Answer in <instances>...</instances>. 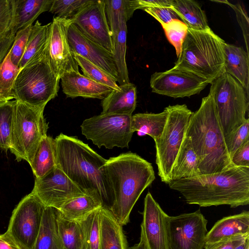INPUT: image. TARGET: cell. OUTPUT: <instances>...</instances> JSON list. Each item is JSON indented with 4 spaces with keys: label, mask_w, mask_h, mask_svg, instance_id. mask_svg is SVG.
I'll return each instance as SVG.
<instances>
[{
    "label": "cell",
    "mask_w": 249,
    "mask_h": 249,
    "mask_svg": "<svg viewBox=\"0 0 249 249\" xmlns=\"http://www.w3.org/2000/svg\"><path fill=\"white\" fill-rule=\"evenodd\" d=\"M168 185L189 204L231 208L249 204V168L231 164L219 173L172 180Z\"/></svg>",
    "instance_id": "obj_1"
},
{
    "label": "cell",
    "mask_w": 249,
    "mask_h": 249,
    "mask_svg": "<svg viewBox=\"0 0 249 249\" xmlns=\"http://www.w3.org/2000/svg\"><path fill=\"white\" fill-rule=\"evenodd\" d=\"M102 169L112 191L114 200L110 209L123 226L143 191L155 179L151 163L136 153H122L107 160Z\"/></svg>",
    "instance_id": "obj_2"
},
{
    "label": "cell",
    "mask_w": 249,
    "mask_h": 249,
    "mask_svg": "<svg viewBox=\"0 0 249 249\" xmlns=\"http://www.w3.org/2000/svg\"><path fill=\"white\" fill-rule=\"evenodd\" d=\"M55 140L57 166L85 193H97L110 209L113 194L102 169L107 160L76 137L60 133Z\"/></svg>",
    "instance_id": "obj_3"
},
{
    "label": "cell",
    "mask_w": 249,
    "mask_h": 249,
    "mask_svg": "<svg viewBox=\"0 0 249 249\" xmlns=\"http://www.w3.org/2000/svg\"><path fill=\"white\" fill-rule=\"evenodd\" d=\"M185 136L191 140L201 175L219 173L232 164L222 127L210 93L202 98L199 108L191 115Z\"/></svg>",
    "instance_id": "obj_4"
},
{
    "label": "cell",
    "mask_w": 249,
    "mask_h": 249,
    "mask_svg": "<svg viewBox=\"0 0 249 249\" xmlns=\"http://www.w3.org/2000/svg\"><path fill=\"white\" fill-rule=\"evenodd\" d=\"M224 42L211 28H188L174 68L192 72L211 83L225 71Z\"/></svg>",
    "instance_id": "obj_5"
},
{
    "label": "cell",
    "mask_w": 249,
    "mask_h": 249,
    "mask_svg": "<svg viewBox=\"0 0 249 249\" xmlns=\"http://www.w3.org/2000/svg\"><path fill=\"white\" fill-rule=\"evenodd\" d=\"M60 80L51 67L46 49L20 69L12 89L13 99L33 106H46L57 96Z\"/></svg>",
    "instance_id": "obj_6"
},
{
    "label": "cell",
    "mask_w": 249,
    "mask_h": 249,
    "mask_svg": "<svg viewBox=\"0 0 249 249\" xmlns=\"http://www.w3.org/2000/svg\"><path fill=\"white\" fill-rule=\"evenodd\" d=\"M45 106H33L17 101L9 150L18 161L31 164L48 124L43 115Z\"/></svg>",
    "instance_id": "obj_7"
},
{
    "label": "cell",
    "mask_w": 249,
    "mask_h": 249,
    "mask_svg": "<svg viewBox=\"0 0 249 249\" xmlns=\"http://www.w3.org/2000/svg\"><path fill=\"white\" fill-rule=\"evenodd\" d=\"M211 94L224 136L240 127L247 118L249 92L234 78L224 72L211 83Z\"/></svg>",
    "instance_id": "obj_8"
},
{
    "label": "cell",
    "mask_w": 249,
    "mask_h": 249,
    "mask_svg": "<svg viewBox=\"0 0 249 249\" xmlns=\"http://www.w3.org/2000/svg\"><path fill=\"white\" fill-rule=\"evenodd\" d=\"M166 107L168 114L165 127L154 141L158 174L161 181L168 184L171 181V172L193 112L185 104Z\"/></svg>",
    "instance_id": "obj_9"
},
{
    "label": "cell",
    "mask_w": 249,
    "mask_h": 249,
    "mask_svg": "<svg viewBox=\"0 0 249 249\" xmlns=\"http://www.w3.org/2000/svg\"><path fill=\"white\" fill-rule=\"evenodd\" d=\"M131 116L101 113L94 116L83 122L82 134L99 148H128L133 134L130 126Z\"/></svg>",
    "instance_id": "obj_10"
},
{
    "label": "cell",
    "mask_w": 249,
    "mask_h": 249,
    "mask_svg": "<svg viewBox=\"0 0 249 249\" xmlns=\"http://www.w3.org/2000/svg\"><path fill=\"white\" fill-rule=\"evenodd\" d=\"M45 208L32 191L14 209L6 232L20 249H33Z\"/></svg>",
    "instance_id": "obj_11"
},
{
    "label": "cell",
    "mask_w": 249,
    "mask_h": 249,
    "mask_svg": "<svg viewBox=\"0 0 249 249\" xmlns=\"http://www.w3.org/2000/svg\"><path fill=\"white\" fill-rule=\"evenodd\" d=\"M207 220L200 210L178 216H168L167 234L169 249H203Z\"/></svg>",
    "instance_id": "obj_12"
},
{
    "label": "cell",
    "mask_w": 249,
    "mask_h": 249,
    "mask_svg": "<svg viewBox=\"0 0 249 249\" xmlns=\"http://www.w3.org/2000/svg\"><path fill=\"white\" fill-rule=\"evenodd\" d=\"M70 19L84 36L113 54L112 34L104 0H90Z\"/></svg>",
    "instance_id": "obj_13"
},
{
    "label": "cell",
    "mask_w": 249,
    "mask_h": 249,
    "mask_svg": "<svg viewBox=\"0 0 249 249\" xmlns=\"http://www.w3.org/2000/svg\"><path fill=\"white\" fill-rule=\"evenodd\" d=\"M209 84L208 80L192 72L174 67L154 73L150 80L153 92L175 98L198 94Z\"/></svg>",
    "instance_id": "obj_14"
},
{
    "label": "cell",
    "mask_w": 249,
    "mask_h": 249,
    "mask_svg": "<svg viewBox=\"0 0 249 249\" xmlns=\"http://www.w3.org/2000/svg\"><path fill=\"white\" fill-rule=\"evenodd\" d=\"M32 192L45 207L56 209L86 193L57 166L43 177L35 178Z\"/></svg>",
    "instance_id": "obj_15"
},
{
    "label": "cell",
    "mask_w": 249,
    "mask_h": 249,
    "mask_svg": "<svg viewBox=\"0 0 249 249\" xmlns=\"http://www.w3.org/2000/svg\"><path fill=\"white\" fill-rule=\"evenodd\" d=\"M71 23L70 19L57 17L51 22L46 54L52 69L60 79L66 72L79 71L68 39Z\"/></svg>",
    "instance_id": "obj_16"
},
{
    "label": "cell",
    "mask_w": 249,
    "mask_h": 249,
    "mask_svg": "<svg viewBox=\"0 0 249 249\" xmlns=\"http://www.w3.org/2000/svg\"><path fill=\"white\" fill-rule=\"evenodd\" d=\"M143 219L141 225L149 249H169L167 225L168 215L150 192L144 200Z\"/></svg>",
    "instance_id": "obj_17"
},
{
    "label": "cell",
    "mask_w": 249,
    "mask_h": 249,
    "mask_svg": "<svg viewBox=\"0 0 249 249\" xmlns=\"http://www.w3.org/2000/svg\"><path fill=\"white\" fill-rule=\"evenodd\" d=\"M67 36L73 53L78 54L97 66L117 81V69L112 53L87 37L71 22Z\"/></svg>",
    "instance_id": "obj_18"
},
{
    "label": "cell",
    "mask_w": 249,
    "mask_h": 249,
    "mask_svg": "<svg viewBox=\"0 0 249 249\" xmlns=\"http://www.w3.org/2000/svg\"><path fill=\"white\" fill-rule=\"evenodd\" d=\"M63 93L67 97H82L103 100L114 89L98 83L80 72L72 71L61 77Z\"/></svg>",
    "instance_id": "obj_19"
},
{
    "label": "cell",
    "mask_w": 249,
    "mask_h": 249,
    "mask_svg": "<svg viewBox=\"0 0 249 249\" xmlns=\"http://www.w3.org/2000/svg\"><path fill=\"white\" fill-rule=\"evenodd\" d=\"M119 87L103 100L101 114L132 115L136 107V87L130 82Z\"/></svg>",
    "instance_id": "obj_20"
},
{
    "label": "cell",
    "mask_w": 249,
    "mask_h": 249,
    "mask_svg": "<svg viewBox=\"0 0 249 249\" xmlns=\"http://www.w3.org/2000/svg\"><path fill=\"white\" fill-rule=\"evenodd\" d=\"M249 233V212L224 217L217 221L207 233L205 244L232 236Z\"/></svg>",
    "instance_id": "obj_21"
},
{
    "label": "cell",
    "mask_w": 249,
    "mask_h": 249,
    "mask_svg": "<svg viewBox=\"0 0 249 249\" xmlns=\"http://www.w3.org/2000/svg\"><path fill=\"white\" fill-rule=\"evenodd\" d=\"M99 249H128L123 226L105 206L100 212Z\"/></svg>",
    "instance_id": "obj_22"
},
{
    "label": "cell",
    "mask_w": 249,
    "mask_h": 249,
    "mask_svg": "<svg viewBox=\"0 0 249 249\" xmlns=\"http://www.w3.org/2000/svg\"><path fill=\"white\" fill-rule=\"evenodd\" d=\"M224 71L234 78L249 92V53L242 47L223 44Z\"/></svg>",
    "instance_id": "obj_23"
},
{
    "label": "cell",
    "mask_w": 249,
    "mask_h": 249,
    "mask_svg": "<svg viewBox=\"0 0 249 249\" xmlns=\"http://www.w3.org/2000/svg\"><path fill=\"white\" fill-rule=\"evenodd\" d=\"M103 206L102 201L97 193L86 192L68 201L57 210L64 218L81 222Z\"/></svg>",
    "instance_id": "obj_24"
},
{
    "label": "cell",
    "mask_w": 249,
    "mask_h": 249,
    "mask_svg": "<svg viewBox=\"0 0 249 249\" xmlns=\"http://www.w3.org/2000/svg\"><path fill=\"white\" fill-rule=\"evenodd\" d=\"M53 0H15L12 27L17 31L32 25L42 13L49 11Z\"/></svg>",
    "instance_id": "obj_25"
},
{
    "label": "cell",
    "mask_w": 249,
    "mask_h": 249,
    "mask_svg": "<svg viewBox=\"0 0 249 249\" xmlns=\"http://www.w3.org/2000/svg\"><path fill=\"white\" fill-rule=\"evenodd\" d=\"M198 166V158L191 140L185 136L171 172V180L190 178L201 175Z\"/></svg>",
    "instance_id": "obj_26"
},
{
    "label": "cell",
    "mask_w": 249,
    "mask_h": 249,
    "mask_svg": "<svg viewBox=\"0 0 249 249\" xmlns=\"http://www.w3.org/2000/svg\"><path fill=\"white\" fill-rule=\"evenodd\" d=\"M30 165L36 178L43 177L57 166L55 139L47 135L42 139Z\"/></svg>",
    "instance_id": "obj_27"
},
{
    "label": "cell",
    "mask_w": 249,
    "mask_h": 249,
    "mask_svg": "<svg viewBox=\"0 0 249 249\" xmlns=\"http://www.w3.org/2000/svg\"><path fill=\"white\" fill-rule=\"evenodd\" d=\"M33 249H64L57 231L56 209L45 208Z\"/></svg>",
    "instance_id": "obj_28"
},
{
    "label": "cell",
    "mask_w": 249,
    "mask_h": 249,
    "mask_svg": "<svg viewBox=\"0 0 249 249\" xmlns=\"http://www.w3.org/2000/svg\"><path fill=\"white\" fill-rule=\"evenodd\" d=\"M166 107L159 113H141L131 116L130 126L131 131L138 132L141 135H148L154 140L161 135L167 117Z\"/></svg>",
    "instance_id": "obj_29"
},
{
    "label": "cell",
    "mask_w": 249,
    "mask_h": 249,
    "mask_svg": "<svg viewBox=\"0 0 249 249\" xmlns=\"http://www.w3.org/2000/svg\"><path fill=\"white\" fill-rule=\"evenodd\" d=\"M172 8L188 28L195 30L210 28L206 14L197 2L192 0H173Z\"/></svg>",
    "instance_id": "obj_30"
},
{
    "label": "cell",
    "mask_w": 249,
    "mask_h": 249,
    "mask_svg": "<svg viewBox=\"0 0 249 249\" xmlns=\"http://www.w3.org/2000/svg\"><path fill=\"white\" fill-rule=\"evenodd\" d=\"M105 12L112 34V37L118 32L121 21L128 20L135 10L140 9L138 0H104Z\"/></svg>",
    "instance_id": "obj_31"
},
{
    "label": "cell",
    "mask_w": 249,
    "mask_h": 249,
    "mask_svg": "<svg viewBox=\"0 0 249 249\" xmlns=\"http://www.w3.org/2000/svg\"><path fill=\"white\" fill-rule=\"evenodd\" d=\"M50 26L51 22L43 25L38 20L32 25L25 52L18 65L19 69L46 50Z\"/></svg>",
    "instance_id": "obj_32"
},
{
    "label": "cell",
    "mask_w": 249,
    "mask_h": 249,
    "mask_svg": "<svg viewBox=\"0 0 249 249\" xmlns=\"http://www.w3.org/2000/svg\"><path fill=\"white\" fill-rule=\"evenodd\" d=\"M126 21H121L120 29L116 35L112 37L113 45V56L117 71L119 85H123L130 82L126 63Z\"/></svg>",
    "instance_id": "obj_33"
},
{
    "label": "cell",
    "mask_w": 249,
    "mask_h": 249,
    "mask_svg": "<svg viewBox=\"0 0 249 249\" xmlns=\"http://www.w3.org/2000/svg\"><path fill=\"white\" fill-rule=\"evenodd\" d=\"M57 231L64 249H81L82 229L80 222L64 218L56 209Z\"/></svg>",
    "instance_id": "obj_34"
},
{
    "label": "cell",
    "mask_w": 249,
    "mask_h": 249,
    "mask_svg": "<svg viewBox=\"0 0 249 249\" xmlns=\"http://www.w3.org/2000/svg\"><path fill=\"white\" fill-rule=\"evenodd\" d=\"M16 100L0 102V149L9 150Z\"/></svg>",
    "instance_id": "obj_35"
},
{
    "label": "cell",
    "mask_w": 249,
    "mask_h": 249,
    "mask_svg": "<svg viewBox=\"0 0 249 249\" xmlns=\"http://www.w3.org/2000/svg\"><path fill=\"white\" fill-rule=\"evenodd\" d=\"M101 208L80 222L82 229L81 249H99Z\"/></svg>",
    "instance_id": "obj_36"
},
{
    "label": "cell",
    "mask_w": 249,
    "mask_h": 249,
    "mask_svg": "<svg viewBox=\"0 0 249 249\" xmlns=\"http://www.w3.org/2000/svg\"><path fill=\"white\" fill-rule=\"evenodd\" d=\"M73 54L84 76L114 90L120 89L119 85L117 83V80L109 74L81 56L75 53Z\"/></svg>",
    "instance_id": "obj_37"
},
{
    "label": "cell",
    "mask_w": 249,
    "mask_h": 249,
    "mask_svg": "<svg viewBox=\"0 0 249 249\" xmlns=\"http://www.w3.org/2000/svg\"><path fill=\"white\" fill-rule=\"evenodd\" d=\"M19 70L12 62L8 53L0 65V102L13 99L12 89Z\"/></svg>",
    "instance_id": "obj_38"
},
{
    "label": "cell",
    "mask_w": 249,
    "mask_h": 249,
    "mask_svg": "<svg viewBox=\"0 0 249 249\" xmlns=\"http://www.w3.org/2000/svg\"><path fill=\"white\" fill-rule=\"evenodd\" d=\"M90 0H53L49 12L56 17L71 19Z\"/></svg>",
    "instance_id": "obj_39"
},
{
    "label": "cell",
    "mask_w": 249,
    "mask_h": 249,
    "mask_svg": "<svg viewBox=\"0 0 249 249\" xmlns=\"http://www.w3.org/2000/svg\"><path fill=\"white\" fill-rule=\"evenodd\" d=\"M162 26L168 40L175 47L178 57L187 33V26L180 20H173Z\"/></svg>",
    "instance_id": "obj_40"
},
{
    "label": "cell",
    "mask_w": 249,
    "mask_h": 249,
    "mask_svg": "<svg viewBox=\"0 0 249 249\" xmlns=\"http://www.w3.org/2000/svg\"><path fill=\"white\" fill-rule=\"evenodd\" d=\"M248 141H249V118L235 131L225 136V142L230 158Z\"/></svg>",
    "instance_id": "obj_41"
},
{
    "label": "cell",
    "mask_w": 249,
    "mask_h": 249,
    "mask_svg": "<svg viewBox=\"0 0 249 249\" xmlns=\"http://www.w3.org/2000/svg\"><path fill=\"white\" fill-rule=\"evenodd\" d=\"M32 26L17 32L14 41L9 53L11 61L18 67L25 52Z\"/></svg>",
    "instance_id": "obj_42"
},
{
    "label": "cell",
    "mask_w": 249,
    "mask_h": 249,
    "mask_svg": "<svg viewBox=\"0 0 249 249\" xmlns=\"http://www.w3.org/2000/svg\"><path fill=\"white\" fill-rule=\"evenodd\" d=\"M14 2L15 0H0V36L12 26Z\"/></svg>",
    "instance_id": "obj_43"
},
{
    "label": "cell",
    "mask_w": 249,
    "mask_h": 249,
    "mask_svg": "<svg viewBox=\"0 0 249 249\" xmlns=\"http://www.w3.org/2000/svg\"><path fill=\"white\" fill-rule=\"evenodd\" d=\"M159 21L161 25L180 18L172 7H148L142 9Z\"/></svg>",
    "instance_id": "obj_44"
},
{
    "label": "cell",
    "mask_w": 249,
    "mask_h": 249,
    "mask_svg": "<svg viewBox=\"0 0 249 249\" xmlns=\"http://www.w3.org/2000/svg\"><path fill=\"white\" fill-rule=\"evenodd\" d=\"M231 6L234 10L237 21L242 29L243 37L246 43L247 52L249 53V18L244 8L239 4H232L227 1H223Z\"/></svg>",
    "instance_id": "obj_45"
},
{
    "label": "cell",
    "mask_w": 249,
    "mask_h": 249,
    "mask_svg": "<svg viewBox=\"0 0 249 249\" xmlns=\"http://www.w3.org/2000/svg\"><path fill=\"white\" fill-rule=\"evenodd\" d=\"M249 237V233L236 235L222 239L214 243L205 244L204 248L205 249H235Z\"/></svg>",
    "instance_id": "obj_46"
},
{
    "label": "cell",
    "mask_w": 249,
    "mask_h": 249,
    "mask_svg": "<svg viewBox=\"0 0 249 249\" xmlns=\"http://www.w3.org/2000/svg\"><path fill=\"white\" fill-rule=\"evenodd\" d=\"M17 32L12 26L0 36V65L4 61L11 49Z\"/></svg>",
    "instance_id": "obj_47"
},
{
    "label": "cell",
    "mask_w": 249,
    "mask_h": 249,
    "mask_svg": "<svg viewBox=\"0 0 249 249\" xmlns=\"http://www.w3.org/2000/svg\"><path fill=\"white\" fill-rule=\"evenodd\" d=\"M231 161L234 166L249 168V141L236 151Z\"/></svg>",
    "instance_id": "obj_48"
},
{
    "label": "cell",
    "mask_w": 249,
    "mask_h": 249,
    "mask_svg": "<svg viewBox=\"0 0 249 249\" xmlns=\"http://www.w3.org/2000/svg\"><path fill=\"white\" fill-rule=\"evenodd\" d=\"M173 0H138L140 9L145 7H172Z\"/></svg>",
    "instance_id": "obj_49"
},
{
    "label": "cell",
    "mask_w": 249,
    "mask_h": 249,
    "mask_svg": "<svg viewBox=\"0 0 249 249\" xmlns=\"http://www.w3.org/2000/svg\"><path fill=\"white\" fill-rule=\"evenodd\" d=\"M0 249H20L6 231L0 234Z\"/></svg>",
    "instance_id": "obj_50"
},
{
    "label": "cell",
    "mask_w": 249,
    "mask_h": 249,
    "mask_svg": "<svg viewBox=\"0 0 249 249\" xmlns=\"http://www.w3.org/2000/svg\"><path fill=\"white\" fill-rule=\"evenodd\" d=\"M128 249H149L143 233L141 230L140 242L133 246L128 248Z\"/></svg>",
    "instance_id": "obj_51"
},
{
    "label": "cell",
    "mask_w": 249,
    "mask_h": 249,
    "mask_svg": "<svg viewBox=\"0 0 249 249\" xmlns=\"http://www.w3.org/2000/svg\"><path fill=\"white\" fill-rule=\"evenodd\" d=\"M235 249H249V237L236 247Z\"/></svg>",
    "instance_id": "obj_52"
}]
</instances>
